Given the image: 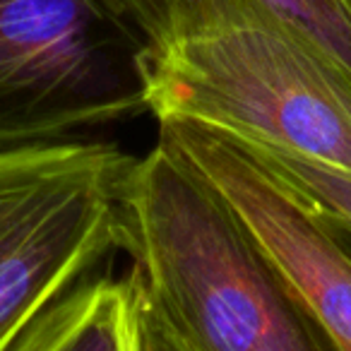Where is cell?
<instances>
[{
	"label": "cell",
	"mask_w": 351,
	"mask_h": 351,
	"mask_svg": "<svg viewBox=\"0 0 351 351\" xmlns=\"http://www.w3.org/2000/svg\"><path fill=\"white\" fill-rule=\"evenodd\" d=\"M149 49L159 46L195 0H111ZM282 17L351 77V0H250Z\"/></svg>",
	"instance_id": "52a82bcc"
},
{
	"label": "cell",
	"mask_w": 351,
	"mask_h": 351,
	"mask_svg": "<svg viewBox=\"0 0 351 351\" xmlns=\"http://www.w3.org/2000/svg\"><path fill=\"white\" fill-rule=\"evenodd\" d=\"M234 137V135H229ZM269 176H274L351 258V173L277 149L234 137Z\"/></svg>",
	"instance_id": "ba28073f"
},
{
	"label": "cell",
	"mask_w": 351,
	"mask_h": 351,
	"mask_svg": "<svg viewBox=\"0 0 351 351\" xmlns=\"http://www.w3.org/2000/svg\"><path fill=\"white\" fill-rule=\"evenodd\" d=\"M149 111L351 173V77L250 0H195L149 49Z\"/></svg>",
	"instance_id": "7a4b0ae2"
},
{
	"label": "cell",
	"mask_w": 351,
	"mask_h": 351,
	"mask_svg": "<svg viewBox=\"0 0 351 351\" xmlns=\"http://www.w3.org/2000/svg\"><path fill=\"white\" fill-rule=\"evenodd\" d=\"M118 248L188 351H335L234 207L164 142L128 171Z\"/></svg>",
	"instance_id": "6da1fadb"
},
{
	"label": "cell",
	"mask_w": 351,
	"mask_h": 351,
	"mask_svg": "<svg viewBox=\"0 0 351 351\" xmlns=\"http://www.w3.org/2000/svg\"><path fill=\"white\" fill-rule=\"evenodd\" d=\"M159 142L234 207L282 267L335 351H351V258L234 137L193 121L159 123Z\"/></svg>",
	"instance_id": "5b68a950"
},
{
	"label": "cell",
	"mask_w": 351,
	"mask_h": 351,
	"mask_svg": "<svg viewBox=\"0 0 351 351\" xmlns=\"http://www.w3.org/2000/svg\"><path fill=\"white\" fill-rule=\"evenodd\" d=\"M132 161L108 142L0 152V351L118 248Z\"/></svg>",
	"instance_id": "277c9868"
},
{
	"label": "cell",
	"mask_w": 351,
	"mask_h": 351,
	"mask_svg": "<svg viewBox=\"0 0 351 351\" xmlns=\"http://www.w3.org/2000/svg\"><path fill=\"white\" fill-rule=\"evenodd\" d=\"M149 111V44L111 0H0V152Z\"/></svg>",
	"instance_id": "3957f363"
},
{
	"label": "cell",
	"mask_w": 351,
	"mask_h": 351,
	"mask_svg": "<svg viewBox=\"0 0 351 351\" xmlns=\"http://www.w3.org/2000/svg\"><path fill=\"white\" fill-rule=\"evenodd\" d=\"M142 337H145V351H188L186 344L147 306L145 298H142Z\"/></svg>",
	"instance_id": "9c48e42d"
},
{
	"label": "cell",
	"mask_w": 351,
	"mask_h": 351,
	"mask_svg": "<svg viewBox=\"0 0 351 351\" xmlns=\"http://www.w3.org/2000/svg\"><path fill=\"white\" fill-rule=\"evenodd\" d=\"M10 351H145L135 277L80 282L36 317Z\"/></svg>",
	"instance_id": "8992f818"
}]
</instances>
